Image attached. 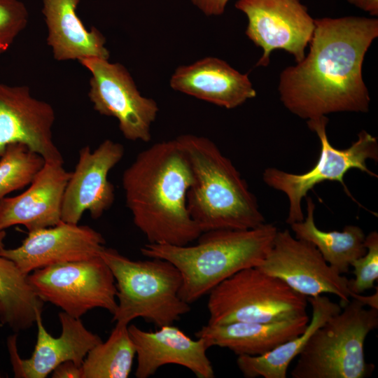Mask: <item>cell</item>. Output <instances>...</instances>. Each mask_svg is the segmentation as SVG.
Instances as JSON below:
<instances>
[{
    "mask_svg": "<svg viewBox=\"0 0 378 378\" xmlns=\"http://www.w3.org/2000/svg\"><path fill=\"white\" fill-rule=\"evenodd\" d=\"M312 315L303 333L260 356H238L237 365L246 378H286L290 362L300 354L313 332L332 315L342 310L341 306L320 295L307 297Z\"/></svg>",
    "mask_w": 378,
    "mask_h": 378,
    "instance_id": "22",
    "label": "cell"
},
{
    "mask_svg": "<svg viewBox=\"0 0 378 378\" xmlns=\"http://www.w3.org/2000/svg\"><path fill=\"white\" fill-rule=\"evenodd\" d=\"M366 253L354 260L351 266L354 267L355 278L349 279L348 287L354 294H362L374 286L378 279V233L372 231L365 236Z\"/></svg>",
    "mask_w": 378,
    "mask_h": 378,
    "instance_id": "27",
    "label": "cell"
},
{
    "mask_svg": "<svg viewBox=\"0 0 378 378\" xmlns=\"http://www.w3.org/2000/svg\"><path fill=\"white\" fill-rule=\"evenodd\" d=\"M326 116L308 120V127L314 132L321 144V152L313 167L302 174L288 173L275 167H267L262 173L263 181L270 187L279 190L288 197L289 206L286 223L291 225L304 220L302 200L316 185L325 181H338L351 198L344 176L351 169H357L373 177L377 175L366 164L368 159L377 161V139L365 130L358 134L357 139L346 148H335L329 142Z\"/></svg>",
    "mask_w": 378,
    "mask_h": 378,
    "instance_id": "8",
    "label": "cell"
},
{
    "mask_svg": "<svg viewBox=\"0 0 378 378\" xmlns=\"http://www.w3.org/2000/svg\"><path fill=\"white\" fill-rule=\"evenodd\" d=\"M155 331H145L135 325L128 330L136 348L135 376L147 378L165 365L185 367L198 378H213L214 370L202 338L192 340L178 328L163 326Z\"/></svg>",
    "mask_w": 378,
    "mask_h": 378,
    "instance_id": "17",
    "label": "cell"
},
{
    "mask_svg": "<svg viewBox=\"0 0 378 378\" xmlns=\"http://www.w3.org/2000/svg\"><path fill=\"white\" fill-rule=\"evenodd\" d=\"M44 163L41 155L23 144L7 146L0 158V200L29 185Z\"/></svg>",
    "mask_w": 378,
    "mask_h": 378,
    "instance_id": "26",
    "label": "cell"
},
{
    "mask_svg": "<svg viewBox=\"0 0 378 378\" xmlns=\"http://www.w3.org/2000/svg\"><path fill=\"white\" fill-rule=\"evenodd\" d=\"M272 223L248 230L203 232L195 245L148 243L141 253L172 263L180 272V298L195 302L225 279L245 268L257 267L270 249L277 232Z\"/></svg>",
    "mask_w": 378,
    "mask_h": 378,
    "instance_id": "3",
    "label": "cell"
},
{
    "mask_svg": "<svg viewBox=\"0 0 378 378\" xmlns=\"http://www.w3.org/2000/svg\"><path fill=\"white\" fill-rule=\"evenodd\" d=\"M257 267L306 297L333 294L343 306L351 297L349 279L334 270L314 244L293 237L288 229L277 230L270 249Z\"/></svg>",
    "mask_w": 378,
    "mask_h": 378,
    "instance_id": "11",
    "label": "cell"
},
{
    "mask_svg": "<svg viewBox=\"0 0 378 378\" xmlns=\"http://www.w3.org/2000/svg\"><path fill=\"white\" fill-rule=\"evenodd\" d=\"M58 317L62 333L54 337L43 326L42 311H36V342L27 359L22 358L18 354L16 335L8 337L7 346L15 377L45 378L68 360L81 366L90 350L102 342L98 335L86 328L80 318L64 312L59 313Z\"/></svg>",
    "mask_w": 378,
    "mask_h": 378,
    "instance_id": "16",
    "label": "cell"
},
{
    "mask_svg": "<svg viewBox=\"0 0 378 378\" xmlns=\"http://www.w3.org/2000/svg\"><path fill=\"white\" fill-rule=\"evenodd\" d=\"M192 183L190 162L176 139L141 151L124 171L126 206L148 243L185 246L202 234L188 209Z\"/></svg>",
    "mask_w": 378,
    "mask_h": 378,
    "instance_id": "2",
    "label": "cell"
},
{
    "mask_svg": "<svg viewBox=\"0 0 378 378\" xmlns=\"http://www.w3.org/2000/svg\"><path fill=\"white\" fill-rule=\"evenodd\" d=\"M310 321L307 314L271 323L233 322L207 323L196 333L208 349L227 348L237 356L263 355L304 332Z\"/></svg>",
    "mask_w": 378,
    "mask_h": 378,
    "instance_id": "20",
    "label": "cell"
},
{
    "mask_svg": "<svg viewBox=\"0 0 378 378\" xmlns=\"http://www.w3.org/2000/svg\"><path fill=\"white\" fill-rule=\"evenodd\" d=\"M200 10L207 16L222 15L230 0H190Z\"/></svg>",
    "mask_w": 378,
    "mask_h": 378,
    "instance_id": "29",
    "label": "cell"
},
{
    "mask_svg": "<svg viewBox=\"0 0 378 378\" xmlns=\"http://www.w3.org/2000/svg\"><path fill=\"white\" fill-rule=\"evenodd\" d=\"M80 0H43L47 43L58 61L97 57L108 59L106 39L95 27L88 30L76 13Z\"/></svg>",
    "mask_w": 378,
    "mask_h": 378,
    "instance_id": "21",
    "label": "cell"
},
{
    "mask_svg": "<svg viewBox=\"0 0 378 378\" xmlns=\"http://www.w3.org/2000/svg\"><path fill=\"white\" fill-rule=\"evenodd\" d=\"M352 298L311 335L291 371L293 378H364L374 365L365 361L367 335L378 326V309Z\"/></svg>",
    "mask_w": 378,
    "mask_h": 378,
    "instance_id": "6",
    "label": "cell"
},
{
    "mask_svg": "<svg viewBox=\"0 0 378 378\" xmlns=\"http://www.w3.org/2000/svg\"><path fill=\"white\" fill-rule=\"evenodd\" d=\"M356 8L368 13L372 16L378 15V0H346Z\"/></svg>",
    "mask_w": 378,
    "mask_h": 378,
    "instance_id": "31",
    "label": "cell"
},
{
    "mask_svg": "<svg viewBox=\"0 0 378 378\" xmlns=\"http://www.w3.org/2000/svg\"><path fill=\"white\" fill-rule=\"evenodd\" d=\"M307 55L280 74L284 106L307 120L337 112H368L365 55L378 36V20L346 16L314 20Z\"/></svg>",
    "mask_w": 378,
    "mask_h": 378,
    "instance_id": "1",
    "label": "cell"
},
{
    "mask_svg": "<svg viewBox=\"0 0 378 378\" xmlns=\"http://www.w3.org/2000/svg\"><path fill=\"white\" fill-rule=\"evenodd\" d=\"M53 378H82V368L71 360L59 365L52 372Z\"/></svg>",
    "mask_w": 378,
    "mask_h": 378,
    "instance_id": "30",
    "label": "cell"
},
{
    "mask_svg": "<svg viewBox=\"0 0 378 378\" xmlns=\"http://www.w3.org/2000/svg\"><path fill=\"white\" fill-rule=\"evenodd\" d=\"M235 7L247 18L246 35L262 50L257 66H267L278 49L293 55L296 62L304 57L315 23L300 0H237Z\"/></svg>",
    "mask_w": 378,
    "mask_h": 378,
    "instance_id": "12",
    "label": "cell"
},
{
    "mask_svg": "<svg viewBox=\"0 0 378 378\" xmlns=\"http://www.w3.org/2000/svg\"><path fill=\"white\" fill-rule=\"evenodd\" d=\"M6 236V232L5 230H0V251L4 248V239Z\"/></svg>",
    "mask_w": 378,
    "mask_h": 378,
    "instance_id": "33",
    "label": "cell"
},
{
    "mask_svg": "<svg viewBox=\"0 0 378 378\" xmlns=\"http://www.w3.org/2000/svg\"><path fill=\"white\" fill-rule=\"evenodd\" d=\"M124 152L121 144L111 139L104 140L94 150L89 146L79 150L78 162L64 193L62 221L78 224L85 211L97 219L112 206L114 188L108 175Z\"/></svg>",
    "mask_w": 378,
    "mask_h": 378,
    "instance_id": "13",
    "label": "cell"
},
{
    "mask_svg": "<svg viewBox=\"0 0 378 378\" xmlns=\"http://www.w3.org/2000/svg\"><path fill=\"white\" fill-rule=\"evenodd\" d=\"M79 62L91 74L88 97L94 109L101 115L116 118L126 139L150 141L158 106L153 99L141 94L125 67L97 57Z\"/></svg>",
    "mask_w": 378,
    "mask_h": 378,
    "instance_id": "10",
    "label": "cell"
},
{
    "mask_svg": "<svg viewBox=\"0 0 378 378\" xmlns=\"http://www.w3.org/2000/svg\"><path fill=\"white\" fill-rule=\"evenodd\" d=\"M208 323H271L307 314V297L258 267L239 271L209 293Z\"/></svg>",
    "mask_w": 378,
    "mask_h": 378,
    "instance_id": "7",
    "label": "cell"
},
{
    "mask_svg": "<svg viewBox=\"0 0 378 378\" xmlns=\"http://www.w3.org/2000/svg\"><path fill=\"white\" fill-rule=\"evenodd\" d=\"M63 163L45 161L25 191L0 200V230L22 225L31 231L62 221L63 197L71 176Z\"/></svg>",
    "mask_w": 378,
    "mask_h": 378,
    "instance_id": "18",
    "label": "cell"
},
{
    "mask_svg": "<svg viewBox=\"0 0 378 378\" xmlns=\"http://www.w3.org/2000/svg\"><path fill=\"white\" fill-rule=\"evenodd\" d=\"M28 279L43 302L75 318H80L95 308L113 314L117 307L115 279L99 255L38 269L29 274Z\"/></svg>",
    "mask_w": 378,
    "mask_h": 378,
    "instance_id": "9",
    "label": "cell"
},
{
    "mask_svg": "<svg viewBox=\"0 0 378 378\" xmlns=\"http://www.w3.org/2000/svg\"><path fill=\"white\" fill-rule=\"evenodd\" d=\"M169 83L176 91L227 109L239 106L256 96L246 74L213 57L178 66Z\"/></svg>",
    "mask_w": 378,
    "mask_h": 378,
    "instance_id": "19",
    "label": "cell"
},
{
    "mask_svg": "<svg viewBox=\"0 0 378 378\" xmlns=\"http://www.w3.org/2000/svg\"><path fill=\"white\" fill-rule=\"evenodd\" d=\"M128 326L115 323L108 338L90 350L81 365L82 378L129 377L136 348Z\"/></svg>",
    "mask_w": 378,
    "mask_h": 378,
    "instance_id": "25",
    "label": "cell"
},
{
    "mask_svg": "<svg viewBox=\"0 0 378 378\" xmlns=\"http://www.w3.org/2000/svg\"><path fill=\"white\" fill-rule=\"evenodd\" d=\"M176 139L193 174L187 195L188 209L202 232L248 230L265 223L247 183L214 142L192 134Z\"/></svg>",
    "mask_w": 378,
    "mask_h": 378,
    "instance_id": "4",
    "label": "cell"
},
{
    "mask_svg": "<svg viewBox=\"0 0 378 378\" xmlns=\"http://www.w3.org/2000/svg\"><path fill=\"white\" fill-rule=\"evenodd\" d=\"M28 12L18 0H0V55L4 54L26 27Z\"/></svg>",
    "mask_w": 378,
    "mask_h": 378,
    "instance_id": "28",
    "label": "cell"
},
{
    "mask_svg": "<svg viewBox=\"0 0 378 378\" xmlns=\"http://www.w3.org/2000/svg\"><path fill=\"white\" fill-rule=\"evenodd\" d=\"M99 256L115 281L117 307L113 321L129 325L141 317L160 328L173 325L190 311V304L179 296L181 273L168 260L157 258L132 260L105 246Z\"/></svg>",
    "mask_w": 378,
    "mask_h": 378,
    "instance_id": "5",
    "label": "cell"
},
{
    "mask_svg": "<svg viewBox=\"0 0 378 378\" xmlns=\"http://www.w3.org/2000/svg\"><path fill=\"white\" fill-rule=\"evenodd\" d=\"M28 275L10 260L0 255V322L14 332L29 329L36 322L43 302L31 286Z\"/></svg>",
    "mask_w": 378,
    "mask_h": 378,
    "instance_id": "24",
    "label": "cell"
},
{
    "mask_svg": "<svg viewBox=\"0 0 378 378\" xmlns=\"http://www.w3.org/2000/svg\"><path fill=\"white\" fill-rule=\"evenodd\" d=\"M305 198L306 217L290 225L295 237L311 242L334 270L341 274L347 273L351 262L366 253V235L360 227L354 225H346L341 232L320 230L314 221L315 204L310 197Z\"/></svg>",
    "mask_w": 378,
    "mask_h": 378,
    "instance_id": "23",
    "label": "cell"
},
{
    "mask_svg": "<svg viewBox=\"0 0 378 378\" xmlns=\"http://www.w3.org/2000/svg\"><path fill=\"white\" fill-rule=\"evenodd\" d=\"M378 292L377 288V291L372 295L370 296H363L361 294H354L352 293L351 298L356 299L361 302H363L365 306H369L370 307L378 309Z\"/></svg>",
    "mask_w": 378,
    "mask_h": 378,
    "instance_id": "32",
    "label": "cell"
},
{
    "mask_svg": "<svg viewBox=\"0 0 378 378\" xmlns=\"http://www.w3.org/2000/svg\"><path fill=\"white\" fill-rule=\"evenodd\" d=\"M55 120L52 106L34 97L27 86L0 83V158L7 146L21 143L45 161L64 162L52 139Z\"/></svg>",
    "mask_w": 378,
    "mask_h": 378,
    "instance_id": "14",
    "label": "cell"
},
{
    "mask_svg": "<svg viewBox=\"0 0 378 378\" xmlns=\"http://www.w3.org/2000/svg\"><path fill=\"white\" fill-rule=\"evenodd\" d=\"M102 235L88 225L60 222L29 231L20 246L0 251L26 274L49 265L88 260L104 247Z\"/></svg>",
    "mask_w": 378,
    "mask_h": 378,
    "instance_id": "15",
    "label": "cell"
}]
</instances>
